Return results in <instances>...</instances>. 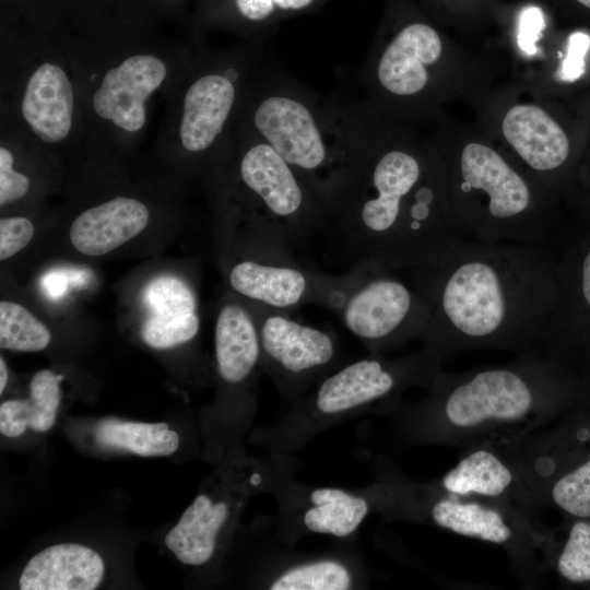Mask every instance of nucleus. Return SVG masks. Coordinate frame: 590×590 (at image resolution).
I'll return each instance as SVG.
<instances>
[{
  "instance_id": "obj_1",
  "label": "nucleus",
  "mask_w": 590,
  "mask_h": 590,
  "mask_svg": "<svg viewBox=\"0 0 590 590\" xmlns=\"http://www.w3.org/2000/svg\"><path fill=\"white\" fill-rule=\"evenodd\" d=\"M555 267L545 247L473 239L408 269L429 306L423 339L440 355L470 349L532 352L556 302Z\"/></svg>"
},
{
  "instance_id": "obj_2",
  "label": "nucleus",
  "mask_w": 590,
  "mask_h": 590,
  "mask_svg": "<svg viewBox=\"0 0 590 590\" xmlns=\"http://www.w3.org/2000/svg\"><path fill=\"white\" fill-rule=\"evenodd\" d=\"M412 151L378 149L364 113L343 174L322 200V219L363 263L422 266L469 240L438 178Z\"/></svg>"
},
{
  "instance_id": "obj_3",
  "label": "nucleus",
  "mask_w": 590,
  "mask_h": 590,
  "mask_svg": "<svg viewBox=\"0 0 590 590\" xmlns=\"http://www.w3.org/2000/svg\"><path fill=\"white\" fill-rule=\"evenodd\" d=\"M433 382V404L456 444L514 439L587 397L578 374L532 352L504 365L438 373Z\"/></svg>"
},
{
  "instance_id": "obj_4",
  "label": "nucleus",
  "mask_w": 590,
  "mask_h": 590,
  "mask_svg": "<svg viewBox=\"0 0 590 590\" xmlns=\"http://www.w3.org/2000/svg\"><path fill=\"white\" fill-rule=\"evenodd\" d=\"M363 114L357 101L319 97L267 71L249 108L248 130L272 146L322 201L350 162Z\"/></svg>"
},
{
  "instance_id": "obj_5",
  "label": "nucleus",
  "mask_w": 590,
  "mask_h": 590,
  "mask_svg": "<svg viewBox=\"0 0 590 590\" xmlns=\"http://www.w3.org/2000/svg\"><path fill=\"white\" fill-rule=\"evenodd\" d=\"M458 163L452 209L474 240L546 247L558 238L554 213L495 150L468 143Z\"/></svg>"
},
{
  "instance_id": "obj_6",
  "label": "nucleus",
  "mask_w": 590,
  "mask_h": 590,
  "mask_svg": "<svg viewBox=\"0 0 590 590\" xmlns=\"http://www.w3.org/2000/svg\"><path fill=\"white\" fill-rule=\"evenodd\" d=\"M369 264L371 274L345 303V327L358 338L379 344L424 338L430 317L425 298L391 274L390 267Z\"/></svg>"
},
{
  "instance_id": "obj_7",
  "label": "nucleus",
  "mask_w": 590,
  "mask_h": 590,
  "mask_svg": "<svg viewBox=\"0 0 590 590\" xmlns=\"http://www.w3.org/2000/svg\"><path fill=\"white\" fill-rule=\"evenodd\" d=\"M557 296L540 346L545 355L575 370L590 358V229L581 232L556 258Z\"/></svg>"
},
{
  "instance_id": "obj_8",
  "label": "nucleus",
  "mask_w": 590,
  "mask_h": 590,
  "mask_svg": "<svg viewBox=\"0 0 590 590\" xmlns=\"http://www.w3.org/2000/svg\"><path fill=\"white\" fill-rule=\"evenodd\" d=\"M239 177L267 216L294 222L318 217L321 201L310 185L268 143L248 130Z\"/></svg>"
},
{
  "instance_id": "obj_9",
  "label": "nucleus",
  "mask_w": 590,
  "mask_h": 590,
  "mask_svg": "<svg viewBox=\"0 0 590 590\" xmlns=\"http://www.w3.org/2000/svg\"><path fill=\"white\" fill-rule=\"evenodd\" d=\"M441 50L440 37L432 26L409 23L375 57L370 75L374 83L391 96H415L425 90L428 69L438 61Z\"/></svg>"
},
{
  "instance_id": "obj_10",
  "label": "nucleus",
  "mask_w": 590,
  "mask_h": 590,
  "mask_svg": "<svg viewBox=\"0 0 590 590\" xmlns=\"http://www.w3.org/2000/svg\"><path fill=\"white\" fill-rule=\"evenodd\" d=\"M166 67L151 55H135L106 72L93 96L96 114L135 132L145 123L144 104L166 78Z\"/></svg>"
},
{
  "instance_id": "obj_11",
  "label": "nucleus",
  "mask_w": 590,
  "mask_h": 590,
  "mask_svg": "<svg viewBox=\"0 0 590 590\" xmlns=\"http://www.w3.org/2000/svg\"><path fill=\"white\" fill-rule=\"evenodd\" d=\"M240 72L227 67L222 72L200 75L186 91L179 138L192 153L210 149L223 133L233 113Z\"/></svg>"
},
{
  "instance_id": "obj_12",
  "label": "nucleus",
  "mask_w": 590,
  "mask_h": 590,
  "mask_svg": "<svg viewBox=\"0 0 590 590\" xmlns=\"http://www.w3.org/2000/svg\"><path fill=\"white\" fill-rule=\"evenodd\" d=\"M104 571L97 552L76 543H61L33 556L19 585L22 590H93L102 582Z\"/></svg>"
},
{
  "instance_id": "obj_13",
  "label": "nucleus",
  "mask_w": 590,
  "mask_h": 590,
  "mask_svg": "<svg viewBox=\"0 0 590 590\" xmlns=\"http://www.w3.org/2000/svg\"><path fill=\"white\" fill-rule=\"evenodd\" d=\"M149 217L142 202L116 197L81 213L71 225L70 240L84 255L102 256L139 235Z\"/></svg>"
},
{
  "instance_id": "obj_14",
  "label": "nucleus",
  "mask_w": 590,
  "mask_h": 590,
  "mask_svg": "<svg viewBox=\"0 0 590 590\" xmlns=\"http://www.w3.org/2000/svg\"><path fill=\"white\" fill-rule=\"evenodd\" d=\"M503 133L523 162L533 170H559L569 156V140L560 126L542 108L517 105L506 114Z\"/></svg>"
},
{
  "instance_id": "obj_15",
  "label": "nucleus",
  "mask_w": 590,
  "mask_h": 590,
  "mask_svg": "<svg viewBox=\"0 0 590 590\" xmlns=\"http://www.w3.org/2000/svg\"><path fill=\"white\" fill-rule=\"evenodd\" d=\"M21 107L39 139L47 143L63 140L73 116V88L66 72L52 63L39 66L27 82Z\"/></svg>"
},
{
  "instance_id": "obj_16",
  "label": "nucleus",
  "mask_w": 590,
  "mask_h": 590,
  "mask_svg": "<svg viewBox=\"0 0 590 590\" xmlns=\"http://www.w3.org/2000/svg\"><path fill=\"white\" fill-rule=\"evenodd\" d=\"M260 338L267 355L291 373L326 365L334 354L333 342L326 332L281 315L264 319Z\"/></svg>"
},
{
  "instance_id": "obj_17",
  "label": "nucleus",
  "mask_w": 590,
  "mask_h": 590,
  "mask_svg": "<svg viewBox=\"0 0 590 590\" xmlns=\"http://www.w3.org/2000/svg\"><path fill=\"white\" fill-rule=\"evenodd\" d=\"M402 375L377 359H362L327 378L317 391V406L334 414L391 393Z\"/></svg>"
},
{
  "instance_id": "obj_18",
  "label": "nucleus",
  "mask_w": 590,
  "mask_h": 590,
  "mask_svg": "<svg viewBox=\"0 0 590 590\" xmlns=\"http://www.w3.org/2000/svg\"><path fill=\"white\" fill-rule=\"evenodd\" d=\"M227 515L225 503L199 495L166 534L165 544L180 563L201 566L212 557Z\"/></svg>"
},
{
  "instance_id": "obj_19",
  "label": "nucleus",
  "mask_w": 590,
  "mask_h": 590,
  "mask_svg": "<svg viewBox=\"0 0 590 590\" xmlns=\"http://www.w3.org/2000/svg\"><path fill=\"white\" fill-rule=\"evenodd\" d=\"M259 338L252 319L239 305H225L215 326V355L221 377L227 382L244 380L259 358Z\"/></svg>"
},
{
  "instance_id": "obj_20",
  "label": "nucleus",
  "mask_w": 590,
  "mask_h": 590,
  "mask_svg": "<svg viewBox=\"0 0 590 590\" xmlns=\"http://www.w3.org/2000/svg\"><path fill=\"white\" fill-rule=\"evenodd\" d=\"M229 284L237 293L275 308L297 305L308 283L296 268L241 261L229 273Z\"/></svg>"
},
{
  "instance_id": "obj_21",
  "label": "nucleus",
  "mask_w": 590,
  "mask_h": 590,
  "mask_svg": "<svg viewBox=\"0 0 590 590\" xmlns=\"http://www.w3.org/2000/svg\"><path fill=\"white\" fill-rule=\"evenodd\" d=\"M444 488L455 496L476 495L506 499L515 489H523L511 468L486 448L465 455L442 479Z\"/></svg>"
},
{
  "instance_id": "obj_22",
  "label": "nucleus",
  "mask_w": 590,
  "mask_h": 590,
  "mask_svg": "<svg viewBox=\"0 0 590 590\" xmlns=\"http://www.w3.org/2000/svg\"><path fill=\"white\" fill-rule=\"evenodd\" d=\"M61 377L48 369L39 370L30 384L25 400H8L0 405V432L5 437H19L26 428L44 433L55 424L61 401Z\"/></svg>"
},
{
  "instance_id": "obj_23",
  "label": "nucleus",
  "mask_w": 590,
  "mask_h": 590,
  "mask_svg": "<svg viewBox=\"0 0 590 590\" xmlns=\"http://www.w3.org/2000/svg\"><path fill=\"white\" fill-rule=\"evenodd\" d=\"M434 522L455 533L495 544L514 540L515 532L496 507L453 497L438 499L430 510Z\"/></svg>"
},
{
  "instance_id": "obj_24",
  "label": "nucleus",
  "mask_w": 590,
  "mask_h": 590,
  "mask_svg": "<svg viewBox=\"0 0 590 590\" xmlns=\"http://www.w3.org/2000/svg\"><path fill=\"white\" fill-rule=\"evenodd\" d=\"M94 434L103 446L142 457L169 456L179 446L178 434L166 423H139L107 418L98 423Z\"/></svg>"
},
{
  "instance_id": "obj_25",
  "label": "nucleus",
  "mask_w": 590,
  "mask_h": 590,
  "mask_svg": "<svg viewBox=\"0 0 590 590\" xmlns=\"http://www.w3.org/2000/svg\"><path fill=\"white\" fill-rule=\"evenodd\" d=\"M314 507L304 516V524L312 532L338 538L353 533L368 512L367 502L340 488H318L310 495Z\"/></svg>"
},
{
  "instance_id": "obj_26",
  "label": "nucleus",
  "mask_w": 590,
  "mask_h": 590,
  "mask_svg": "<svg viewBox=\"0 0 590 590\" xmlns=\"http://www.w3.org/2000/svg\"><path fill=\"white\" fill-rule=\"evenodd\" d=\"M554 451L562 464L550 481L551 502L571 518H590V456Z\"/></svg>"
},
{
  "instance_id": "obj_27",
  "label": "nucleus",
  "mask_w": 590,
  "mask_h": 590,
  "mask_svg": "<svg viewBox=\"0 0 590 590\" xmlns=\"http://www.w3.org/2000/svg\"><path fill=\"white\" fill-rule=\"evenodd\" d=\"M49 329L17 303H0V346L19 352H37L50 343Z\"/></svg>"
},
{
  "instance_id": "obj_28",
  "label": "nucleus",
  "mask_w": 590,
  "mask_h": 590,
  "mask_svg": "<svg viewBox=\"0 0 590 590\" xmlns=\"http://www.w3.org/2000/svg\"><path fill=\"white\" fill-rule=\"evenodd\" d=\"M351 586V575L334 560L314 562L294 567L275 579L272 590H345Z\"/></svg>"
},
{
  "instance_id": "obj_29",
  "label": "nucleus",
  "mask_w": 590,
  "mask_h": 590,
  "mask_svg": "<svg viewBox=\"0 0 590 590\" xmlns=\"http://www.w3.org/2000/svg\"><path fill=\"white\" fill-rule=\"evenodd\" d=\"M556 558V570L570 585L590 586V518H574Z\"/></svg>"
},
{
  "instance_id": "obj_30",
  "label": "nucleus",
  "mask_w": 590,
  "mask_h": 590,
  "mask_svg": "<svg viewBox=\"0 0 590 590\" xmlns=\"http://www.w3.org/2000/svg\"><path fill=\"white\" fill-rule=\"evenodd\" d=\"M142 300L150 314L187 315L196 312L197 298L191 287L174 275H160L144 287Z\"/></svg>"
},
{
  "instance_id": "obj_31",
  "label": "nucleus",
  "mask_w": 590,
  "mask_h": 590,
  "mask_svg": "<svg viewBox=\"0 0 590 590\" xmlns=\"http://www.w3.org/2000/svg\"><path fill=\"white\" fill-rule=\"evenodd\" d=\"M199 330L197 312L187 315L150 314L143 321L141 337L153 349H169L188 342Z\"/></svg>"
},
{
  "instance_id": "obj_32",
  "label": "nucleus",
  "mask_w": 590,
  "mask_h": 590,
  "mask_svg": "<svg viewBox=\"0 0 590 590\" xmlns=\"http://www.w3.org/2000/svg\"><path fill=\"white\" fill-rule=\"evenodd\" d=\"M321 0H234L239 15L257 25H270L290 14L306 11Z\"/></svg>"
},
{
  "instance_id": "obj_33",
  "label": "nucleus",
  "mask_w": 590,
  "mask_h": 590,
  "mask_svg": "<svg viewBox=\"0 0 590 590\" xmlns=\"http://www.w3.org/2000/svg\"><path fill=\"white\" fill-rule=\"evenodd\" d=\"M556 438L557 448L577 455L590 456V397L571 406Z\"/></svg>"
},
{
  "instance_id": "obj_34",
  "label": "nucleus",
  "mask_w": 590,
  "mask_h": 590,
  "mask_svg": "<svg viewBox=\"0 0 590 590\" xmlns=\"http://www.w3.org/2000/svg\"><path fill=\"white\" fill-rule=\"evenodd\" d=\"M34 236L33 223L23 216L0 220V260H7L28 245Z\"/></svg>"
},
{
  "instance_id": "obj_35",
  "label": "nucleus",
  "mask_w": 590,
  "mask_h": 590,
  "mask_svg": "<svg viewBox=\"0 0 590 590\" xmlns=\"http://www.w3.org/2000/svg\"><path fill=\"white\" fill-rule=\"evenodd\" d=\"M13 156L11 152L1 146L0 149V204L4 205L16 201L25 196L30 189V179L17 173L12 167Z\"/></svg>"
},
{
  "instance_id": "obj_36",
  "label": "nucleus",
  "mask_w": 590,
  "mask_h": 590,
  "mask_svg": "<svg viewBox=\"0 0 590 590\" xmlns=\"http://www.w3.org/2000/svg\"><path fill=\"white\" fill-rule=\"evenodd\" d=\"M590 46V37L582 32L573 33L568 38L567 56L563 61L559 79L575 81L585 72V56Z\"/></svg>"
},
{
  "instance_id": "obj_37",
  "label": "nucleus",
  "mask_w": 590,
  "mask_h": 590,
  "mask_svg": "<svg viewBox=\"0 0 590 590\" xmlns=\"http://www.w3.org/2000/svg\"><path fill=\"white\" fill-rule=\"evenodd\" d=\"M544 25L543 14L539 8L529 7L522 11L519 21L517 42L523 52L530 56L536 52L535 43L538 42Z\"/></svg>"
},
{
  "instance_id": "obj_38",
  "label": "nucleus",
  "mask_w": 590,
  "mask_h": 590,
  "mask_svg": "<svg viewBox=\"0 0 590 590\" xmlns=\"http://www.w3.org/2000/svg\"><path fill=\"white\" fill-rule=\"evenodd\" d=\"M580 378L582 380L588 397H590V358L583 364Z\"/></svg>"
},
{
  "instance_id": "obj_39",
  "label": "nucleus",
  "mask_w": 590,
  "mask_h": 590,
  "mask_svg": "<svg viewBox=\"0 0 590 590\" xmlns=\"http://www.w3.org/2000/svg\"><path fill=\"white\" fill-rule=\"evenodd\" d=\"M8 378H9V374H8L7 364L4 359L1 357L0 358V393L3 392L8 382Z\"/></svg>"
},
{
  "instance_id": "obj_40",
  "label": "nucleus",
  "mask_w": 590,
  "mask_h": 590,
  "mask_svg": "<svg viewBox=\"0 0 590 590\" xmlns=\"http://www.w3.org/2000/svg\"><path fill=\"white\" fill-rule=\"evenodd\" d=\"M579 3L590 9V0H577Z\"/></svg>"
}]
</instances>
